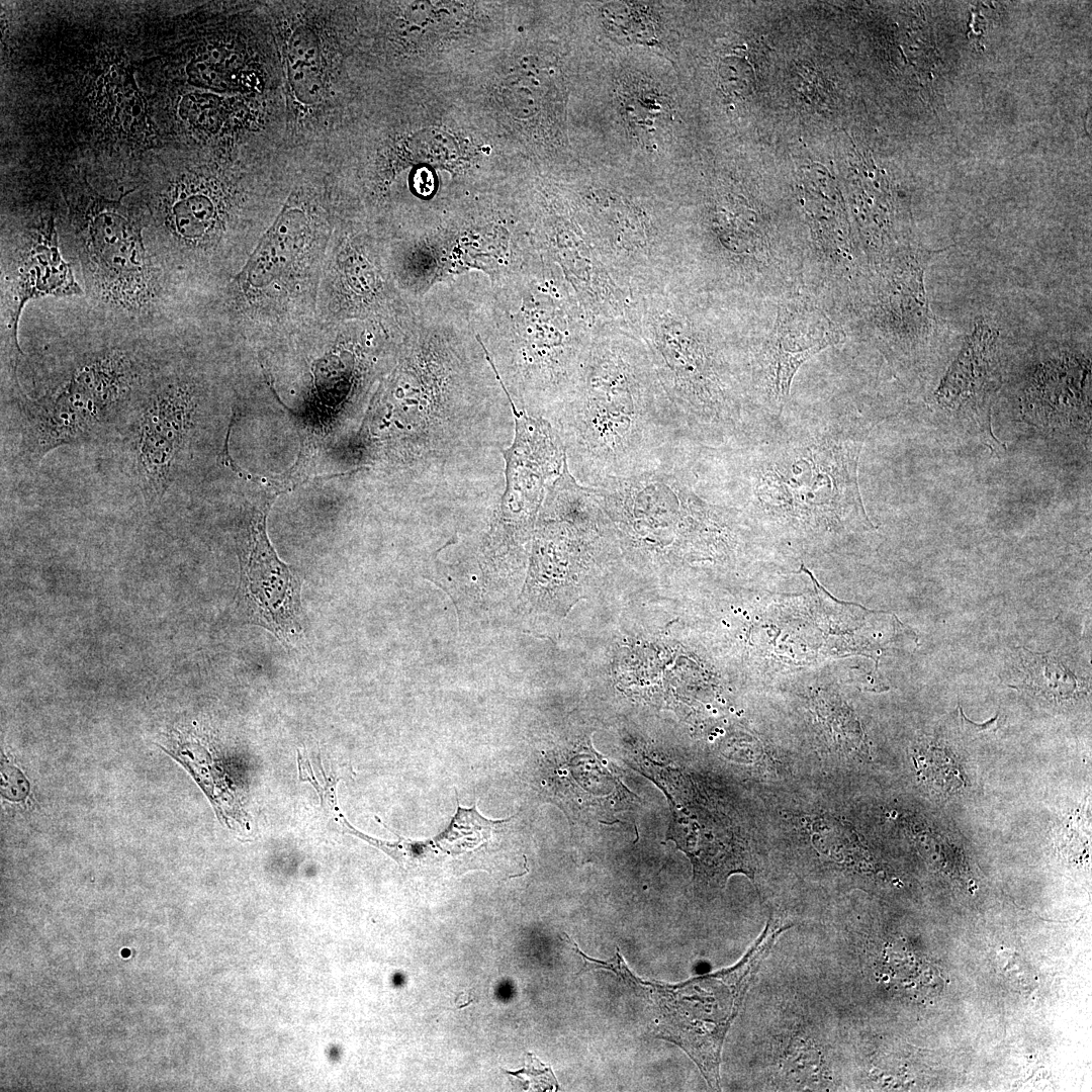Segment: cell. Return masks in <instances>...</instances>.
<instances>
[{
	"instance_id": "cell-18",
	"label": "cell",
	"mask_w": 1092,
	"mask_h": 1092,
	"mask_svg": "<svg viewBox=\"0 0 1092 1092\" xmlns=\"http://www.w3.org/2000/svg\"><path fill=\"white\" fill-rule=\"evenodd\" d=\"M27 783L17 769H2V793L11 800L22 799L27 793Z\"/></svg>"
},
{
	"instance_id": "cell-19",
	"label": "cell",
	"mask_w": 1092,
	"mask_h": 1092,
	"mask_svg": "<svg viewBox=\"0 0 1092 1092\" xmlns=\"http://www.w3.org/2000/svg\"><path fill=\"white\" fill-rule=\"evenodd\" d=\"M960 711H961L962 728L966 732H968L970 734L978 735V734L995 733L999 729V727L1001 725V717H1000L999 714H997L994 718L990 719L989 721H987L984 724H978V723H974L971 720H969L964 715L962 709H960Z\"/></svg>"
},
{
	"instance_id": "cell-7",
	"label": "cell",
	"mask_w": 1092,
	"mask_h": 1092,
	"mask_svg": "<svg viewBox=\"0 0 1092 1092\" xmlns=\"http://www.w3.org/2000/svg\"><path fill=\"white\" fill-rule=\"evenodd\" d=\"M507 394L515 416L516 433L512 447L504 452L507 489L503 502L508 514L527 522L534 518L562 474L567 457L564 444L551 423L545 418L519 412Z\"/></svg>"
},
{
	"instance_id": "cell-12",
	"label": "cell",
	"mask_w": 1092,
	"mask_h": 1092,
	"mask_svg": "<svg viewBox=\"0 0 1092 1092\" xmlns=\"http://www.w3.org/2000/svg\"><path fill=\"white\" fill-rule=\"evenodd\" d=\"M1090 389V366L1086 359L1064 352L1059 357L1045 360L1037 366L1026 389L1029 406L1037 407L1043 415L1058 413L1067 417L1071 411L1087 404Z\"/></svg>"
},
{
	"instance_id": "cell-16",
	"label": "cell",
	"mask_w": 1092,
	"mask_h": 1092,
	"mask_svg": "<svg viewBox=\"0 0 1092 1092\" xmlns=\"http://www.w3.org/2000/svg\"><path fill=\"white\" fill-rule=\"evenodd\" d=\"M920 753L933 764L931 765L920 759H915L919 771L923 774L928 781L936 786L941 785L947 789H949V786L951 789V786H958L962 782L960 772L958 771L959 769L954 766L951 759L942 751L932 748Z\"/></svg>"
},
{
	"instance_id": "cell-9",
	"label": "cell",
	"mask_w": 1092,
	"mask_h": 1092,
	"mask_svg": "<svg viewBox=\"0 0 1092 1092\" xmlns=\"http://www.w3.org/2000/svg\"><path fill=\"white\" fill-rule=\"evenodd\" d=\"M841 338L842 332L818 310L803 307L782 310L774 348L779 399L789 394L792 379L805 361L837 344Z\"/></svg>"
},
{
	"instance_id": "cell-15",
	"label": "cell",
	"mask_w": 1092,
	"mask_h": 1092,
	"mask_svg": "<svg viewBox=\"0 0 1092 1092\" xmlns=\"http://www.w3.org/2000/svg\"><path fill=\"white\" fill-rule=\"evenodd\" d=\"M1022 670L1026 673L1025 685L1030 689L1053 695L1055 698L1070 697L1077 689V678L1057 659L1049 654H1035L1024 648Z\"/></svg>"
},
{
	"instance_id": "cell-2",
	"label": "cell",
	"mask_w": 1092,
	"mask_h": 1092,
	"mask_svg": "<svg viewBox=\"0 0 1092 1092\" xmlns=\"http://www.w3.org/2000/svg\"><path fill=\"white\" fill-rule=\"evenodd\" d=\"M282 73L286 141L315 155L340 126L345 61L344 3L265 1Z\"/></svg>"
},
{
	"instance_id": "cell-1",
	"label": "cell",
	"mask_w": 1092,
	"mask_h": 1092,
	"mask_svg": "<svg viewBox=\"0 0 1092 1092\" xmlns=\"http://www.w3.org/2000/svg\"><path fill=\"white\" fill-rule=\"evenodd\" d=\"M557 419L568 470L588 487L670 469L695 444L646 362L625 350L589 358L583 383Z\"/></svg>"
},
{
	"instance_id": "cell-13",
	"label": "cell",
	"mask_w": 1092,
	"mask_h": 1092,
	"mask_svg": "<svg viewBox=\"0 0 1092 1092\" xmlns=\"http://www.w3.org/2000/svg\"><path fill=\"white\" fill-rule=\"evenodd\" d=\"M24 423L26 450L35 459L63 444L84 440L97 425L62 390L52 399L27 406Z\"/></svg>"
},
{
	"instance_id": "cell-10",
	"label": "cell",
	"mask_w": 1092,
	"mask_h": 1092,
	"mask_svg": "<svg viewBox=\"0 0 1092 1092\" xmlns=\"http://www.w3.org/2000/svg\"><path fill=\"white\" fill-rule=\"evenodd\" d=\"M278 181L231 196L218 184V180L204 176L186 179L179 185L170 209V228L174 235L187 244H204L216 235L224 224L228 206L234 204L229 198L262 191Z\"/></svg>"
},
{
	"instance_id": "cell-5",
	"label": "cell",
	"mask_w": 1092,
	"mask_h": 1092,
	"mask_svg": "<svg viewBox=\"0 0 1092 1092\" xmlns=\"http://www.w3.org/2000/svg\"><path fill=\"white\" fill-rule=\"evenodd\" d=\"M862 440L823 432L776 453L757 475L754 493L770 510L797 517L866 518L857 463Z\"/></svg>"
},
{
	"instance_id": "cell-6",
	"label": "cell",
	"mask_w": 1092,
	"mask_h": 1092,
	"mask_svg": "<svg viewBox=\"0 0 1092 1092\" xmlns=\"http://www.w3.org/2000/svg\"><path fill=\"white\" fill-rule=\"evenodd\" d=\"M266 514L257 512L248 526L241 557V595L250 622L278 638L290 640L302 631L298 576L276 555L266 533Z\"/></svg>"
},
{
	"instance_id": "cell-8",
	"label": "cell",
	"mask_w": 1092,
	"mask_h": 1092,
	"mask_svg": "<svg viewBox=\"0 0 1092 1092\" xmlns=\"http://www.w3.org/2000/svg\"><path fill=\"white\" fill-rule=\"evenodd\" d=\"M80 294L82 290L60 252L54 218L41 220L17 251L7 277V326L16 348L19 350V320L28 301L44 296Z\"/></svg>"
},
{
	"instance_id": "cell-4",
	"label": "cell",
	"mask_w": 1092,
	"mask_h": 1092,
	"mask_svg": "<svg viewBox=\"0 0 1092 1092\" xmlns=\"http://www.w3.org/2000/svg\"><path fill=\"white\" fill-rule=\"evenodd\" d=\"M69 216L87 285L111 306L135 310L156 293L142 222L121 203L95 191L85 180L66 191Z\"/></svg>"
},
{
	"instance_id": "cell-3",
	"label": "cell",
	"mask_w": 1092,
	"mask_h": 1092,
	"mask_svg": "<svg viewBox=\"0 0 1092 1092\" xmlns=\"http://www.w3.org/2000/svg\"><path fill=\"white\" fill-rule=\"evenodd\" d=\"M791 924L772 915L761 934L733 967L678 986L648 985L660 1019L661 1037L695 1062L708 1085L720 1088L721 1052L746 992L777 938Z\"/></svg>"
},
{
	"instance_id": "cell-17",
	"label": "cell",
	"mask_w": 1092,
	"mask_h": 1092,
	"mask_svg": "<svg viewBox=\"0 0 1092 1092\" xmlns=\"http://www.w3.org/2000/svg\"><path fill=\"white\" fill-rule=\"evenodd\" d=\"M719 72L724 87L730 91L747 92L753 83L751 67L740 58H728L721 65Z\"/></svg>"
},
{
	"instance_id": "cell-14",
	"label": "cell",
	"mask_w": 1092,
	"mask_h": 1092,
	"mask_svg": "<svg viewBox=\"0 0 1092 1092\" xmlns=\"http://www.w3.org/2000/svg\"><path fill=\"white\" fill-rule=\"evenodd\" d=\"M192 414V396L185 386H163L148 398L140 418L138 433L161 438L179 449L190 427Z\"/></svg>"
},
{
	"instance_id": "cell-11",
	"label": "cell",
	"mask_w": 1092,
	"mask_h": 1092,
	"mask_svg": "<svg viewBox=\"0 0 1092 1092\" xmlns=\"http://www.w3.org/2000/svg\"><path fill=\"white\" fill-rule=\"evenodd\" d=\"M998 338L991 323L983 318L976 322L936 390L941 404L961 406L983 398L993 381Z\"/></svg>"
}]
</instances>
